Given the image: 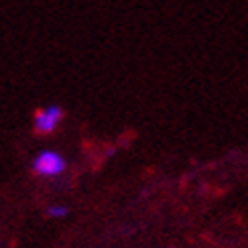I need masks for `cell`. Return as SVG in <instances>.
<instances>
[{
  "label": "cell",
  "instance_id": "obj_1",
  "mask_svg": "<svg viewBox=\"0 0 248 248\" xmlns=\"http://www.w3.org/2000/svg\"><path fill=\"white\" fill-rule=\"evenodd\" d=\"M65 169V159L55 151H43L39 153L33 161V171L45 177H55V175L63 173Z\"/></svg>",
  "mask_w": 248,
  "mask_h": 248
},
{
  "label": "cell",
  "instance_id": "obj_2",
  "mask_svg": "<svg viewBox=\"0 0 248 248\" xmlns=\"http://www.w3.org/2000/svg\"><path fill=\"white\" fill-rule=\"evenodd\" d=\"M61 118H63V110H61L59 106H47L43 110H39L35 114V128L37 132H43V134H49L53 132L55 126L61 122Z\"/></svg>",
  "mask_w": 248,
  "mask_h": 248
},
{
  "label": "cell",
  "instance_id": "obj_3",
  "mask_svg": "<svg viewBox=\"0 0 248 248\" xmlns=\"http://www.w3.org/2000/svg\"><path fill=\"white\" fill-rule=\"evenodd\" d=\"M49 216L51 218H63V216H67V208H63V205H51Z\"/></svg>",
  "mask_w": 248,
  "mask_h": 248
}]
</instances>
